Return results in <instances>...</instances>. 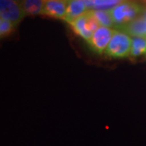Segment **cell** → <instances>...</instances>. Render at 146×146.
Segmentation results:
<instances>
[{
	"label": "cell",
	"mask_w": 146,
	"mask_h": 146,
	"mask_svg": "<svg viewBox=\"0 0 146 146\" xmlns=\"http://www.w3.org/2000/svg\"><path fill=\"white\" fill-rule=\"evenodd\" d=\"M0 16L1 19L10 21L16 26L26 15L20 3L12 0H0Z\"/></svg>",
	"instance_id": "4"
},
{
	"label": "cell",
	"mask_w": 146,
	"mask_h": 146,
	"mask_svg": "<svg viewBox=\"0 0 146 146\" xmlns=\"http://www.w3.org/2000/svg\"><path fill=\"white\" fill-rule=\"evenodd\" d=\"M115 30L107 28L100 26L96 31L88 43L92 50L98 54H102L109 45Z\"/></svg>",
	"instance_id": "5"
},
{
	"label": "cell",
	"mask_w": 146,
	"mask_h": 146,
	"mask_svg": "<svg viewBox=\"0 0 146 146\" xmlns=\"http://www.w3.org/2000/svg\"><path fill=\"white\" fill-rule=\"evenodd\" d=\"M89 10L84 0H68L67 14L64 21L70 24L78 17L83 16Z\"/></svg>",
	"instance_id": "7"
},
{
	"label": "cell",
	"mask_w": 146,
	"mask_h": 146,
	"mask_svg": "<svg viewBox=\"0 0 146 146\" xmlns=\"http://www.w3.org/2000/svg\"><path fill=\"white\" fill-rule=\"evenodd\" d=\"M12 1H15V2H17V3H21L23 1H25V0H12Z\"/></svg>",
	"instance_id": "15"
},
{
	"label": "cell",
	"mask_w": 146,
	"mask_h": 146,
	"mask_svg": "<svg viewBox=\"0 0 146 146\" xmlns=\"http://www.w3.org/2000/svg\"><path fill=\"white\" fill-rule=\"evenodd\" d=\"M131 39L122 30H115L107 48L105 50L106 56L115 58H123L130 56Z\"/></svg>",
	"instance_id": "2"
},
{
	"label": "cell",
	"mask_w": 146,
	"mask_h": 146,
	"mask_svg": "<svg viewBox=\"0 0 146 146\" xmlns=\"http://www.w3.org/2000/svg\"><path fill=\"white\" fill-rule=\"evenodd\" d=\"M126 0H94L93 10H111Z\"/></svg>",
	"instance_id": "12"
},
{
	"label": "cell",
	"mask_w": 146,
	"mask_h": 146,
	"mask_svg": "<svg viewBox=\"0 0 146 146\" xmlns=\"http://www.w3.org/2000/svg\"><path fill=\"white\" fill-rule=\"evenodd\" d=\"M94 18L97 20L100 25L107 28L115 26L111 16L110 10H91Z\"/></svg>",
	"instance_id": "11"
},
{
	"label": "cell",
	"mask_w": 146,
	"mask_h": 146,
	"mask_svg": "<svg viewBox=\"0 0 146 146\" xmlns=\"http://www.w3.org/2000/svg\"><path fill=\"white\" fill-rule=\"evenodd\" d=\"M46 0H25L21 6L26 16L42 15Z\"/></svg>",
	"instance_id": "9"
},
{
	"label": "cell",
	"mask_w": 146,
	"mask_h": 146,
	"mask_svg": "<svg viewBox=\"0 0 146 146\" xmlns=\"http://www.w3.org/2000/svg\"><path fill=\"white\" fill-rule=\"evenodd\" d=\"M16 25H14L11 22L6 21L3 19H0V36L1 38H5L10 36L15 30Z\"/></svg>",
	"instance_id": "13"
},
{
	"label": "cell",
	"mask_w": 146,
	"mask_h": 146,
	"mask_svg": "<svg viewBox=\"0 0 146 146\" xmlns=\"http://www.w3.org/2000/svg\"><path fill=\"white\" fill-rule=\"evenodd\" d=\"M144 9L132 1H125L110 10L115 26L122 28L129 22L140 17Z\"/></svg>",
	"instance_id": "1"
},
{
	"label": "cell",
	"mask_w": 146,
	"mask_h": 146,
	"mask_svg": "<svg viewBox=\"0 0 146 146\" xmlns=\"http://www.w3.org/2000/svg\"><path fill=\"white\" fill-rule=\"evenodd\" d=\"M119 30L125 32L131 36H146V20L142 16L138 17L120 28Z\"/></svg>",
	"instance_id": "8"
},
{
	"label": "cell",
	"mask_w": 146,
	"mask_h": 146,
	"mask_svg": "<svg viewBox=\"0 0 146 146\" xmlns=\"http://www.w3.org/2000/svg\"><path fill=\"white\" fill-rule=\"evenodd\" d=\"M67 7L68 0H46L42 15L64 21Z\"/></svg>",
	"instance_id": "6"
},
{
	"label": "cell",
	"mask_w": 146,
	"mask_h": 146,
	"mask_svg": "<svg viewBox=\"0 0 146 146\" xmlns=\"http://www.w3.org/2000/svg\"><path fill=\"white\" fill-rule=\"evenodd\" d=\"M142 17H143L145 20H146V8L145 9H144V11H143V13H142Z\"/></svg>",
	"instance_id": "14"
},
{
	"label": "cell",
	"mask_w": 146,
	"mask_h": 146,
	"mask_svg": "<svg viewBox=\"0 0 146 146\" xmlns=\"http://www.w3.org/2000/svg\"><path fill=\"white\" fill-rule=\"evenodd\" d=\"M146 54V36H134L131 39L130 58L140 57Z\"/></svg>",
	"instance_id": "10"
},
{
	"label": "cell",
	"mask_w": 146,
	"mask_h": 146,
	"mask_svg": "<svg viewBox=\"0 0 146 146\" xmlns=\"http://www.w3.org/2000/svg\"><path fill=\"white\" fill-rule=\"evenodd\" d=\"M69 25L75 33L88 42L92 38L94 32L100 27L91 10L88 11L83 16L78 17Z\"/></svg>",
	"instance_id": "3"
}]
</instances>
